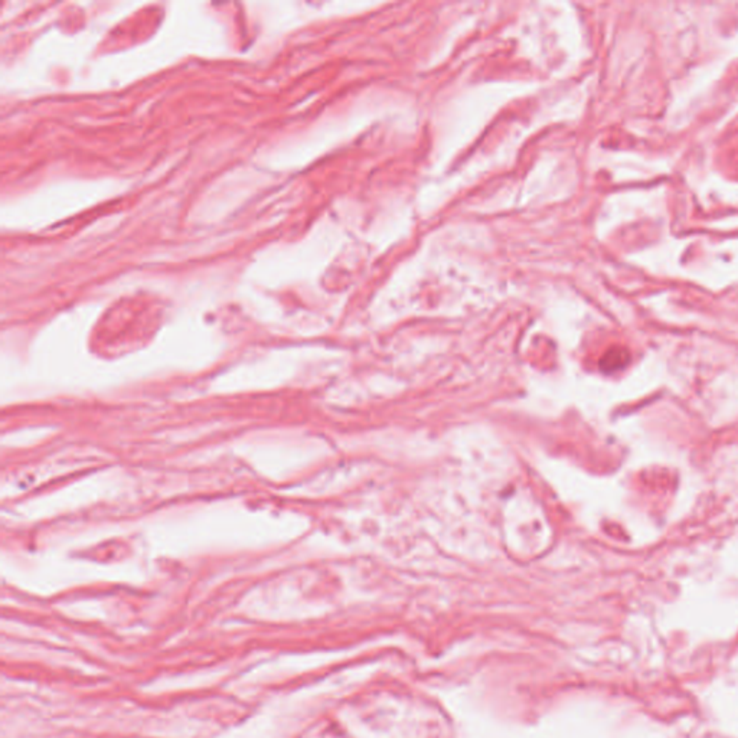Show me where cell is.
<instances>
[{
    "instance_id": "6da1fadb",
    "label": "cell",
    "mask_w": 738,
    "mask_h": 738,
    "mask_svg": "<svg viewBox=\"0 0 738 738\" xmlns=\"http://www.w3.org/2000/svg\"><path fill=\"white\" fill-rule=\"evenodd\" d=\"M630 355L627 349L622 346H613L600 359V369L605 374L617 373L629 364Z\"/></svg>"
}]
</instances>
